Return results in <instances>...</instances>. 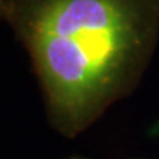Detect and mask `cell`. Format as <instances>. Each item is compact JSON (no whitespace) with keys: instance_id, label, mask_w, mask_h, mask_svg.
I'll use <instances>...</instances> for the list:
<instances>
[{"instance_id":"obj_3","label":"cell","mask_w":159,"mask_h":159,"mask_svg":"<svg viewBox=\"0 0 159 159\" xmlns=\"http://www.w3.org/2000/svg\"><path fill=\"white\" fill-rule=\"evenodd\" d=\"M66 159H91V158H87V157H80V156H71Z\"/></svg>"},{"instance_id":"obj_2","label":"cell","mask_w":159,"mask_h":159,"mask_svg":"<svg viewBox=\"0 0 159 159\" xmlns=\"http://www.w3.org/2000/svg\"><path fill=\"white\" fill-rule=\"evenodd\" d=\"M6 10H7V0H0V20H5Z\"/></svg>"},{"instance_id":"obj_1","label":"cell","mask_w":159,"mask_h":159,"mask_svg":"<svg viewBox=\"0 0 159 159\" xmlns=\"http://www.w3.org/2000/svg\"><path fill=\"white\" fill-rule=\"evenodd\" d=\"M51 126L75 138L139 85L159 39V0H7Z\"/></svg>"}]
</instances>
